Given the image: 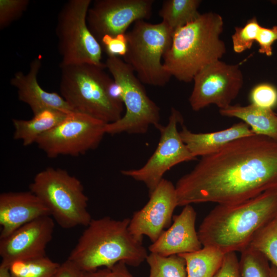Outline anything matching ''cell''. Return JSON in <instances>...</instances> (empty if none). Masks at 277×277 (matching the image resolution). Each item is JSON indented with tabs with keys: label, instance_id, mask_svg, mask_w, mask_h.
<instances>
[{
	"label": "cell",
	"instance_id": "obj_1",
	"mask_svg": "<svg viewBox=\"0 0 277 277\" xmlns=\"http://www.w3.org/2000/svg\"><path fill=\"white\" fill-rule=\"evenodd\" d=\"M177 206L242 202L277 189V141L252 135L201 157L175 186Z\"/></svg>",
	"mask_w": 277,
	"mask_h": 277
},
{
	"label": "cell",
	"instance_id": "obj_2",
	"mask_svg": "<svg viewBox=\"0 0 277 277\" xmlns=\"http://www.w3.org/2000/svg\"><path fill=\"white\" fill-rule=\"evenodd\" d=\"M277 217V189L232 204H217L205 217L197 233L203 246L224 253L241 252L255 234Z\"/></svg>",
	"mask_w": 277,
	"mask_h": 277
},
{
	"label": "cell",
	"instance_id": "obj_3",
	"mask_svg": "<svg viewBox=\"0 0 277 277\" xmlns=\"http://www.w3.org/2000/svg\"><path fill=\"white\" fill-rule=\"evenodd\" d=\"M130 220L109 216L92 219L67 259L85 272L110 267L120 262L138 266L148 254L142 242L130 233Z\"/></svg>",
	"mask_w": 277,
	"mask_h": 277
},
{
	"label": "cell",
	"instance_id": "obj_4",
	"mask_svg": "<svg viewBox=\"0 0 277 277\" xmlns=\"http://www.w3.org/2000/svg\"><path fill=\"white\" fill-rule=\"evenodd\" d=\"M223 26L222 16L209 12L176 30L163 57L165 69L178 81L188 83L203 68L221 60L226 52L220 38Z\"/></svg>",
	"mask_w": 277,
	"mask_h": 277
},
{
	"label": "cell",
	"instance_id": "obj_5",
	"mask_svg": "<svg viewBox=\"0 0 277 277\" xmlns=\"http://www.w3.org/2000/svg\"><path fill=\"white\" fill-rule=\"evenodd\" d=\"M60 68L61 95L73 111L105 124L122 117L124 104L110 94L109 88L113 79L104 71L106 65L84 63Z\"/></svg>",
	"mask_w": 277,
	"mask_h": 277
},
{
	"label": "cell",
	"instance_id": "obj_6",
	"mask_svg": "<svg viewBox=\"0 0 277 277\" xmlns=\"http://www.w3.org/2000/svg\"><path fill=\"white\" fill-rule=\"evenodd\" d=\"M29 188L63 228L86 227L92 219L82 182L64 169L46 168L35 175Z\"/></svg>",
	"mask_w": 277,
	"mask_h": 277
},
{
	"label": "cell",
	"instance_id": "obj_7",
	"mask_svg": "<svg viewBox=\"0 0 277 277\" xmlns=\"http://www.w3.org/2000/svg\"><path fill=\"white\" fill-rule=\"evenodd\" d=\"M173 33L162 22L151 24L145 20L135 22L126 33L127 51L123 60L143 84L162 87L170 80L162 60L171 47Z\"/></svg>",
	"mask_w": 277,
	"mask_h": 277
},
{
	"label": "cell",
	"instance_id": "obj_8",
	"mask_svg": "<svg viewBox=\"0 0 277 277\" xmlns=\"http://www.w3.org/2000/svg\"><path fill=\"white\" fill-rule=\"evenodd\" d=\"M105 64L122 88V101L126 107L121 118L105 125L106 134H145L150 126L156 127L160 125V109L148 96L131 68L118 57H108Z\"/></svg>",
	"mask_w": 277,
	"mask_h": 277
},
{
	"label": "cell",
	"instance_id": "obj_9",
	"mask_svg": "<svg viewBox=\"0 0 277 277\" xmlns=\"http://www.w3.org/2000/svg\"><path fill=\"white\" fill-rule=\"evenodd\" d=\"M91 0H69L57 16L55 32L61 57L60 66L91 64L104 66L103 49L87 23Z\"/></svg>",
	"mask_w": 277,
	"mask_h": 277
},
{
	"label": "cell",
	"instance_id": "obj_10",
	"mask_svg": "<svg viewBox=\"0 0 277 277\" xmlns=\"http://www.w3.org/2000/svg\"><path fill=\"white\" fill-rule=\"evenodd\" d=\"M105 123L71 111L56 126L41 135L35 144L50 158L77 156L96 148L106 134Z\"/></svg>",
	"mask_w": 277,
	"mask_h": 277
},
{
	"label": "cell",
	"instance_id": "obj_11",
	"mask_svg": "<svg viewBox=\"0 0 277 277\" xmlns=\"http://www.w3.org/2000/svg\"><path fill=\"white\" fill-rule=\"evenodd\" d=\"M183 118L176 109L172 108L168 124L156 128L161 134L156 149L145 164L136 169L123 170L124 175L143 182L149 194L156 188L164 174L173 166L196 159L183 142L177 129Z\"/></svg>",
	"mask_w": 277,
	"mask_h": 277
},
{
	"label": "cell",
	"instance_id": "obj_12",
	"mask_svg": "<svg viewBox=\"0 0 277 277\" xmlns=\"http://www.w3.org/2000/svg\"><path fill=\"white\" fill-rule=\"evenodd\" d=\"M189 98L191 109L198 111L211 104L226 108L242 89L243 75L238 64L217 61L201 70L194 77Z\"/></svg>",
	"mask_w": 277,
	"mask_h": 277
},
{
	"label": "cell",
	"instance_id": "obj_13",
	"mask_svg": "<svg viewBox=\"0 0 277 277\" xmlns=\"http://www.w3.org/2000/svg\"><path fill=\"white\" fill-rule=\"evenodd\" d=\"M153 0H96L87 16L88 26L100 42L106 35L125 34L133 23L149 19Z\"/></svg>",
	"mask_w": 277,
	"mask_h": 277
},
{
	"label": "cell",
	"instance_id": "obj_14",
	"mask_svg": "<svg viewBox=\"0 0 277 277\" xmlns=\"http://www.w3.org/2000/svg\"><path fill=\"white\" fill-rule=\"evenodd\" d=\"M177 206L175 186L163 179L149 194V200L130 219L128 229L132 235L142 242L144 235L152 243L159 238L172 221L173 211Z\"/></svg>",
	"mask_w": 277,
	"mask_h": 277
},
{
	"label": "cell",
	"instance_id": "obj_15",
	"mask_svg": "<svg viewBox=\"0 0 277 277\" xmlns=\"http://www.w3.org/2000/svg\"><path fill=\"white\" fill-rule=\"evenodd\" d=\"M54 228L53 219L43 216L0 239L1 263L9 266L16 260L46 255V248L52 239Z\"/></svg>",
	"mask_w": 277,
	"mask_h": 277
},
{
	"label": "cell",
	"instance_id": "obj_16",
	"mask_svg": "<svg viewBox=\"0 0 277 277\" xmlns=\"http://www.w3.org/2000/svg\"><path fill=\"white\" fill-rule=\"evenodd\" d=\"M196 213L191 205L184 206L181 212L173 217V223L149 247L151 253L168 256L200 250L202 244L195 224Z\"/></svg>",
	"mask_w": 277,
	"mask_h": 277
},
{
	"label": "cell",
	"instance_id": "obj_17",
	"mask_svg": "<svg viewBox=\"0 0 277 277\" xmlns=\"http://www.w3.org/2000/svg\"><path fill=\"white\" fill-rule=\"evenodd\" d=\"M49 215L47 207L30 190L0 194V239L38 217Z\"/></svg>",
	"mask_w": 277,
	"mask_h": 277
},
{
	"label": "cell",
	"instance_id": "obj_18",
	"mask_svg": "<svg viewBox=\"0 0 277 277\" xmlns=\"http://www.w3.org/2000/svg\"><path fill=\"white\" fill-rule=\"evenodd\" d=\"M41 66V58L35 57L27 74L17 71L11 78L10 84L16 89L18 100L30 107L33 115L46 109L73 111L61 95L46 91L41 87L37 77Z\"/></svg>",
	"mask_w": 277,
	"mask_h": 277
},
{
	"label": "cell",
	"instance_id": "obj_19",
	"mask_svg": "<svg viewBox=\"0 0 277 277\" xmlns=\"http://www.w3.org/2000/svg\"><path fill=\"white\" fill-rule=\"evenodd\" d=\"M180 133L183 142L195 157L211 154L233 141L254 134L243 122L223 130L207 133H194L183 125Z\"/></svg>",
	"mask_w": 277,
	"mask_h": 277
},
{
	"label": "cell",
	"instance_id": "obj_20",
	"mask_svg": "<svg viewBox=\"0 0 277 277\" xmlns=\"http://www.w3.org/2000/svg\"><path fill=\"white\" fill-rule=\"evenodd\" d=\"M219 112L224 116L241 120L255 135L277 141V115L271 109L263 108L252 104L247 106L236 104L220 109Z\"/></svg>",
	"mask_w": 277,
	"mask_h": 277
},
{
	"label": "cell",
	"instance_id": "obj_21",
	"mask_svg": "<svg viewBox=\"0 0 277 277\" xmlns=\"http://www.w3.org/2000/svg\"><path fill=\"white\" fill-rule=\"evenodd\" d=\"M68 113L58 110L46 109L33 115L30 120L13 118V138L21 141L24 146L35 143L38 137L59 124Z\"/></svg>",
	"mask_w": 277,
	"mask_h": 277
},
{
	"label": "cell",
	"instance_id": "obj_22",
	"mask_svg": "<svg viewBox=\"0 0 277 277\" xmlns=\"http://www.w3.org/2000/svg\"><path fill=\"white\" fill-rule=\"evenodd\" d=\"M225 254L213 247L203 246L197 251L179 255L185 261L187 277H214Z\"/></svg>",
	"mask_w": 277,
	"mask_h": 277
},
{
	"label": "cell",
	"instance_id": "obj_23",
	"mask_svg": "<svg viewBox=\"0 0 277 277\" xmlns=\"http://www.w3.org/2000/svg\"><path fill=\"white\" fill-rule=\"evenodd\" d=\"M201 3L200 0H165L159 15L162 22L174 32L200 15L198 9Z\"/></svg>",
	"mask_w": 277,
	"mask_h": 277
},
{
	"label": "cell",
	"instance_id": "obj_24",
	"mask_svg": "<svg viewBox=\"0 0 277 277\" xmlns=\"http://www.w3.org/2000/svg\"><path fill=\"white\" fill-rule=\"evenodd\" d=\"M60 265L45 255L16 260L9 267L12 277H54Z\"/></svg>",
	"mask_w": 277,
	"mask_h": 277
},
{
	"label": "cell",
	"instance_id": "obj_25",
	"mask_svg": "<svg viewBox=\"0 0 277 277\" xmlns=\"http://www.w3.org/2000/svg\"><path fill=\"white\" fill-rule=\"evenodd\" d=\"M146 260L148 277H187L185 261L179 254L165 256L151 252Z\"/></svg>",
	"mask_w": 277,
	"mask_h": 277
},
{
	"label": "cell",
	"instance_id": "obj_26",
	"mask_svg": "<svg viewBox=\"0 0 277 277\" xmlns=\"http://www.w3.org/2000/svg\"><path fill=\"white\" fill-rule=\"evenodd\" d=\"M248 246L263 254L277 268V217L255 234Z\"/></svg>",
	"mask_w": 277,
	"mask_h": 277
},
{
	"label": "cell",
	"instance_id": "obj_27",
	"mask_svg": "<svg viewBox=\"0 0 277 277\" xmlns=\"http://www.w3.org/2000/svg\"><path fill=\"white\" fill-rule=\"evenodd\" d=\"M240 252L241 277H271L269 261L263 254L249 246Z\"/></svg>",
	"mask_w": 277,
	"mask_h": 277
},
{
	"label": "cell",
	"instance_id": "obj_28",
	"mask_svg": "<svg viewBox=\"0 0 277 277\" xmlns=\"http://www.w3.org/2000/svg\"><path fill=\"white\" fill-rule=\"evenodd\" d=\"M261 27L256 18L253 17L244 26L235 27L234 33L231 37L234 51L241 53L250 49L256 41Z\"/></svg>",
	"mask_w": 277,
	"mask_h": 277
},
{
	"label": "cell",
	"instance_id": "obj_29",
	"mask_svg": "<svg viewBox=\"0 0 277 277\" xmlns=\"http://www.w3.org/2000/svg\"><path fill=\"white\" fill-rule=\"evenodd\" d=\"M29 0H0V29L18 19L27 10Z\"/></svg>",
	"mask_w": 277,
	"mask_h": 277
},
{
	"label": "cell",
	"instance_id": "obj_30",
	"mask_svg": "<svg viewBox=\"0 0 277 277\" xmlns=\"http://www.w3.org/2000/svg\"><path fill=\"white\" fill-rule=\"evenodd\" d=\"M252 104L268 109L277 105V89L272 85L261 83L254 86L250 93Z\"/></svg>",
	"mask_w": 277,
	"mask_h": 277
},
{
	"label": "cell",
	"instance_id": "obj_31",
	"mask_svg": "<svg viewBox=\"0 0 277 277\" xmlns=\"http://www.w3.org/2000/svg\"><path fill=\"white\" fill-rule=\"evenodd\" d=\"M100 43L108 57H124L127 51V39L125 34L104 36Z\"/></svg>",
	"mask_w": 277,
	"mask_h": 277
},
{
	"label": "cell",
	"instance_id": "obj_32",
	"mask_svg": "<svg viewBox=\"0 0 277 277\" xmlns=\"http://www.w3.org/2000/svg\"><path fill=\"white\" fill-rule=\"evenodd\" d=\"M277 40V31L274 27L272 28L261 26L255 42L258 43L259 52L268 56L272 54V45Z\"/></svg>",
	"mask_w": 277,
	"mask_h": 277
},
{
	"label": "cell",
	"instance_id": "obj_33",
	"mask_svg": "<svg viewBox=\"0 0 277 277\" xmlns=\"http://www.w3.org/2000/svg\"><path fill=\"white\" fill-rule=\"evenodd\" d=\"M214 277H241L239 260L236 253H226L222 264Z\"/></svg>",
	"mask_w": 277,
	"mask_h": 277
},
{
	"label": "cell",
	"instance_id": "obj_34",
	"mask_svg": "<svg viewBox=\"0 0 277 277\" xmlns=\"http://www.w3.org/2000/svg\"><path fill=\"white\" fill-rule=\"evenodd\" d=\"M85 277H133L124 262H120L110 267L85 272Z\"/></svg>",
	"mask_w": 277,
	"mask_h": 277
},
{
	"label": "cell",
	"instance_id": "obj_35",
	"mask_svg": "<svg viewBox=\"0 0 277 277\" xmlns=\"http://www.w3.org/2000/svg\"><path fill=\"white\" fill-rule=\"evenodd\" d=\"M54 277H85V272L67 259L61 264Z\"/></svg>",
	"mask_w": 277,
	"mask_h": 277
},
{
	"label": "cell",
	"instance_id": "obj_36",
	"mask_svg": "<svg viewBox=\"0 0 277 277\" xmlns=\"http://www.w3.org/2000/svg\"><path fill=\"white\" fill-rule=\"evenodd\" d=\"M0 277H12L9 270V266L1 263Z\"/></svg>",
	"mask_w": 277,
	"mask_h": 277
},
{
	"label": "cell",
	"instance_id": "obj_37",
	"mask_svg": "<svg viewBox=\"0 0 277 277\" xmlns=\"http://www.w3.org/2000/svg\"><path fill=\"white\" fill-rule=\"evenodd\" d=\"M271 276L277 277V268L273 265H271Z\"/></svg>",
	"mask_w": 277,
	"mask_h": 277
},
{
	"label": "cell",
	"instance_id": "obj_38",
	"mask_svg": "<svg viewBox=\"0 0 277 277\" xmlns=\"http://www.w3.org/2000/svg\"><path fill=\"white\" fill-rule=\"evenodd\" d=\"M275 30L277 31V25L273 26Z\"/></svg>",
	"mask_w": 277,
	"mask_h": 277
}]
</instances>
